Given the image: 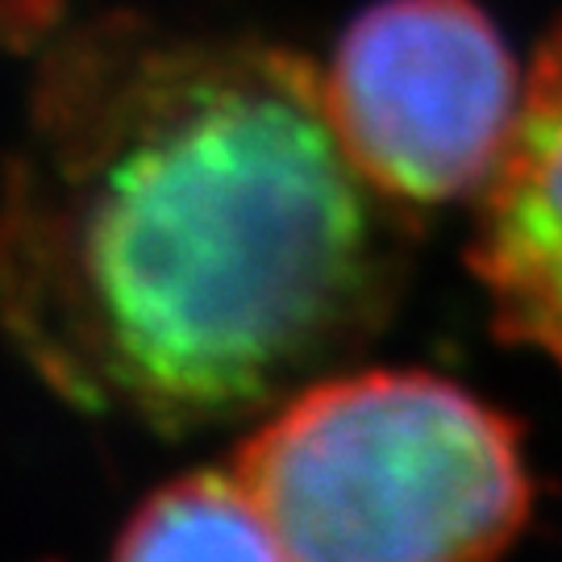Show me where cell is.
I'll use <instances>...</instances> for the list:
<instances>
[{
	"label": "cell",
	"instance_id": "1",
	"mask_svg": "<svg viewBox=\"0 0 562 562\" xmlns=\"http://www.w3.org/2000/svg\"><path fill=\"white\" fill-rule=\"evenodd\" d=\"M413 250L417 213L355 167L296 50L142 13L42 50L0 183V329L83 413L259 422L380 338Z\"/></svg>",
	"mask_w": 562,
	"mask_h": 562
},
{
	"label": "cell",
	"instance_id": "2",
	"mask_svg": "<svg viewBox=\"0 0 562 562\" xmlns=\"http://www.w3.org/2000/svg\"><path fill=\"white\" fill-rule=\"evenodd\" d=\"M283 562H496L533 513L521 425L413 367H341L229 467Z\"/></svg>",
	"mask_w": 562,
	"mask_h": 562
},
{
	"label": "cell",
	"instance_id": "3",
	"mask_svg": "<svg viewBox=\"0 0 562 562\" xmlns=\"http://www.w3.org/2000/svg\"><path fill=\"white\" fill-rule=\"evenodd\" d=\"M322 88L355 167L422 213L492 183L525 80L475 0H375L346 25Z\"/></svg>",
	"mask_w": 562,
	"mask_h": 562
},
{
	"label": "cell",
	"instance_id": "4",
	"mask_svg": "<svg viewBox=\"0 0 562 562\" xmlns=\"http://www.w3.org/2000/svg\"><path fill=\"white\" fill-rule=\"evenodd\" d=\"M467 259L496 334L562 367V21L525 76L521 113L480 192Z\"/></svg>",
	"mask_w": 562,
	"mask_h": 562
},
{
	"label": "cell",
	"instance_id": "5",
	"mask_svg": "<svg viewBox=\"0 0 562 562\" xmlns=\"http://www.w3.org/2000/svg\"><path fill=\"white\" fill-rule=\"evenodd\" d=\"M113 562H283L234 471H188L130 513Z\"/></svg>",
	"mask_w": 562,
	"mask_h": 562
}]
</instances>
